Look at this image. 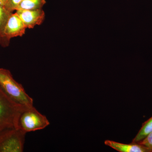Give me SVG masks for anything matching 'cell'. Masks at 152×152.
<instances>
[{"instance_id": "13", "label": "cell", "mask_w": 152, "mask_h": 152, "mask_svg": "<svg viewBox=\"0 0 152 152\" xmlns=\"http://www.w3.org/2000/svg\"><path fill=\"white\" fill-rule=\"evenodd\" d=\"M7 0H0V5L5 7Z\"/></svg>"}, {"instance_id": "3", "label": "cell", "mask_w": 152, "mask_h": 152, "mask_svg": "<svg viewBox=\"0 0 152 152\" xmlns=\"http://www.w3.org/2000/svg\"><path fill=\"white\" fill-rule=\"evenodd\" d=\"M50 124L47 117L33 106L22 112L18 121L19 129L26 133L43 129Z\"/></svg>"}, {"instance_id": "2", "label": "cell", "mask_w": 152, "mask_h": 152, "mask_svg": "<svg viewBox=\"0 0 152 152\" xmlns=\"http://www.w3.org/2000/svg\"><path fill=\"white\" fill-rule=\"evenodd\" d=\"M0 86L14 102L26 107L34 105V101L26 93L21 84L17 82L9 70L0 68Z\"/></svg>"}, {"instance_id": "9", "label": "cell", "mask_w": 152, "mask_h": 152, "mask_svg": "<svg viewBox=\"0 0 152 152\" xmlns=\"http://www.w3.org/2000/svg\"><path fill=\"white\" fill-rule=\"evenodd\" d=\"M46 3V0H22L16 10L42 9Z\"/></svg>"}, {"instance_id": "6", "label": "cell", "mask_w": 152, "mask_h": 152, "mask_svg": "<svg viewBox=\"0 0 152 152\" xmlns=\"http://www.w3.org/2000/svg\"><path fill=\"white\" fill-rule=\"evenodd\" d=\"M26 29L24 24L15 12H13L9 17L4 33L6 37L10 41L12 38L23 35Z\"/></svg>"}, {"instance_id": "4", "label": "cell", "mask_w": 152, "mask_h": 152, "mask_svg": "<svg viewBox=\"0 0 152 152\" xmlns=\"http://www.w3.org/2000/svg\"><path fill=\"white\" fill-rule=\"evenodd\" d=\"M26 133L17 128L0 132V152L23 151Z\"/></svg>"}, {"instance_id": "5", "label": "cell", "mask_w": 152, "mask_h": 152, "mask_svg": "<svg viewBox=\"0 0 152 152\" xmlns=\"http://www.w3.org/2000/svg\"><path fill=\"white\" fill-rule=\"evenodd\" d=\"M16 13L22 20L26 28H34L42 23L45 19V12L42 9L32 10H17Z\"/></svg>"}, {"instance_id": "11", "label": "cell", "mask_w": 152, "mask_h": 152, "mask_svg": "<svg viewBox=\"0 0 152 152\" xmlns=\"http://www.w3.org/2000/svg\"><path fill=\"white\" fill-rule=\"evenodd\" d=\"M138 143L147 148L150 152H152V131Z\"/></svg>"}, {"instance_id": "12", "label": "cell", "mask_w": 152, "mask_h": 152, "mask_svg": "<svg viewBox=\"0 0 152 152\" xmlns=\"http://www.w3.org/2000/svg\"><path fill=\"white\" fill-rule=\"evenodd\" d=\"M22 0H7L5 8L8 10L13 12L16 11Z\"/></svg>"}, {"instance_id": "7", "label": "cell", "mask_w": 152, "mask_h": 152, "mask_svg": "<svg viewBox=\"0 0 152 152\" xmlns=\"http://www.w3.org/2000/svg\"><path fill=\"white\" fill-rule=\"evenodd\" d=\"M104 144L119 152H150L147 148L138 143L126 144L106 140Z\"/></svg>"}, {"instance_id": "10", "label": "cell", "mask_w": 152, "mask_h": 152, "mask_svg": "<svg viewBox=\"0 0 152 152\" xmlns=\"http://www.w3.org/2000/svg\"><path fill=\"white\" fill-rule=\"evenodd\" d=\"M152 131V117L144 123L142 127L133 140L132 143H138L145 138Z\"/></svg>"}, {"instance_id": "1", "label": "cell", "mask_w": 152, "mask_h": 152, "mask_svg": "<svg viewBox=\"0 0 152 152\" xmlns=\"http://www.w3.org/2000/svg\"><path fill=\"white\" fill-rule=\"evenodd\" d=\"M26 108L12 100L0 86V132L12 128L19 129V117Z\"/></svg>"}, {"instance_id": "8", "label": "cell", "mask_w": 152, "mask_h": 152, "mask_svg": "<svg viewBox=\"0 0 152 152\" xmlns=\"http://www.w3.org/2000/svg\"><path fill=\"white\" fill-rule=\"evenodd\" d=\"M12 13L5 7L0 5V45L4 48L8 46L10 42L6 37L4 31L9 17Z\"/></svg>"}]
</instances>
